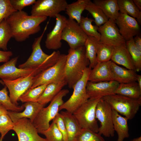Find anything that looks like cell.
Returning <instances> with one entry per match:
<instances>
[{
  "mask_svg": "<svg viewBox=\"0 0 141 141\" xmlns=\"http://www.w3.org/2000/svg\"><path fill=\"white\" fill-rule=\"evenodd\" d=\"M47 17L29 15L24 11H17L6 19L10 28L12 38L16 41L21 42L28 38L30 36L40 30V24Z\"/></svg>",
  "mask_w": 141,
  "mask_h": 141,
  "instance_id": "6da1fadb",
  "label": "cell"
},
{
  "mask_svg": "<svg viewBox=\"0 0 141 141\" xmlns=\"http://www.w3.org/2000/svg\"><path fill=\"white\" fill-rule=\"evenodd\" d=\"M89 64L84 46L75 49H69L67 55L65 76V80L69 88H73Z\"/></svg>",
  "mask_w": 141,
  "mask_h": 141,
  "instance_id": "7a4b0ae2",
  "label": "cell"
},
{
  "mask_svg": "<svg viewBox=\"0 0 141 141\" xmlns=\"http://www.w3.org/2000/svg\"><path fill=\"white\" fill-rule=\"evenodd\" d=\"M49 23L48 21L41 35L35 38L32 45L31 55L25 62L19 66V68L37 69L41 73L56 62L61 54L59 51H54L49 55L43 51L41 46L42 40Z\"/></svg>",
  "mask_w": 141,
  "mask_h": 141,
  "instance_id": "3957f363",
  "label": "cell"
},
{
  "mask_svg": "<svg viewBox=\"0 0 141 141\" xmlns=\"http://www.w3.org/2000/svg\"><path fill=\"white\" fill-rule=\"evenodd\" d=\"M67 89L62 90L53 99L50 104L40 110L33 122L38 133L41 134L49 127L50 122L59 113V107L64 103L63 98L69 93Z\"/></svg>",
  "mask_w": 141,
  "mask_h": 141,
  "instance_id": "277c9868",
  "label": "cell"
},
{
  "mask_svg": "<svg viewBox=\"0 0 141 141\" xmlns=\"http://www.w3.org/2000/svg\"><path fill=\"white\" fill-rule=\"evenodd\" d=\"M101 98H89L73 113L82 129L98 133L99 127L96 117V110Z\"/></svg>",
  "mask_w": 141,
  "mask_h": 141,
  "instance_id": "5b68a950",
  "label": "cell"
},
{
  "mask_svg": "<svg viewBox=\"0 0 141 141\" xmlns=\"http://www.w3.org/2000/svg\"><path fill=\"white\" fill-rule=\"evenodd\" d=\"M102 98L112 109L124 116L128 120L134 118L141 105V98L134 99L116 94Z\"/></svg>",
  "mask_w": 141,
  "mask_h": 141,
  "instance_id": "8992f818",
  "label": "cell"
},
{
  "mask_svg": "<svg viewBox=\"0 0 141 141\" xmlns=\"http://www.w3.org/2000/svg\"><path fill=\"white\" fill-rule=\"evenodd\" d=\"M92 69L89 66L84 71L81 78L75 84L73 89V93L70 98L61 105L59 111L65 109L73 114L89 98L86 91V86Z\"/></svg>",
  "mask_w": 141,
  "mask_h": 141,
  "instance_id": "52a82bcc",
  "label": "cell"
},
{
  "mask_svg": "<svg viewBox=\"0 0 141 141\" xmlns=\"http://www.w3.org/2000/svg\"><path fill=\"white\" fill-rule=\"evenodd\" d=\"M67 58V55L61 54L54 65L35 76L33 83L30 89L65 80Z\"/></svg>",
  "mask_w": 141,
  "mask_h": 141,
  "instance_id": "ba28073f",
  "label": "cell"
},
{
  "mask_svg": "<svg viewBox=\"0 0 141 141\" xmlns=\"http://www.w3.org/2000/svg\"><path fill=\"white\" fill-rule=\"evenodd\" d=\"M96 117L100 123L98 133L106 137L114 136L115 131L113 123L112 109L102 98L97 104Z\"/></svg>",
  "mask_w": 141,
  "mask_h": 141,
  "instance_id": "9c48e42d",
  "label": "cell"
},
{
  "mask_svg": "<svg viewBox=\"0 0 141 141\" xmlns=\"http://www.w3.org/2000/svg\"><path fill=\"white\" fill-rule=\"evenodd\" d=\"M65 0H38L32 5L31 15L55 18L60 12L65 11L68 4Z\"/></svg>",
  "mask_w": 141,
  "mask_h": 141,
  "instance_id": "30bf717a",
  "label": "cell"
},
{
  "mask_svg": "<svg viewBox=\"0 0 141 141\" xmlns=\"http://www.w3.org/2000/svg\"><path fill=\"white\" fill-rule=\"evenodd\" d=\"M88 37L79 24L74 20L67 19L62 32V40L68 43L70 49L84 46Z\"/></svg>",
  "mask_w": 141,
  "mask_h": 141,
  "instance_id": "8fae6325",
  "label": "cell"
},
{
  "mask_svg": "<svg viewBox=\"0 0 141 141\" xmlns=\"http://www.w3.org/2000/svg\"><path fill=\"white\" fill-rule=\"evenodd\" d=\"M18 56L0 66V78L2 80H13L31 75L35 76L41 72L37 69L21 68L16 66Z\"/></svg>",
  "mask_w": 141,
  "mask_h": 141,
  "instance_id": "7c38bea8",
  "label": "cell"
},
{
  "mask_svg": "<svg viewBox=\"0 0 141 141\" xmlns=\"http://www.w3.org/2000/svg\"><path fill=\"white\" fill-rule=\"evenodd\" d=\"M35 76L31 75L13 80H2L3 84L8 89L12 102L18 105L20 97L32 86Z\"/></svg>",
  "mask_w": 141,
  "mask_h": 141,
  "instance_id": "4fadbf2b",
  "label": "cell"
},
{
  "mask_svg": "<svg viewBox=\"0 0 141 141\" xmlns=\"http://www.w3.org/2000/svg\"><path fill=\"white\" fill-rule=\"evenodd\" d=\"M100 34V43L113 46L126 42L119 32L115 21L109 19L106 23L99 27Z\"/></svg>",
  "mask_w": 141,
  "mask_h": 141,
  "instance_id": "5bb4252c",
  "label": "cell"
},
{
  "mask_svg": "<svg viewBox=\"0 0 141 141\" xmlns=\"http://www.w3.org/2000/svg\"><path fill=\"white\" fill-rule=\"evenodd\" d=\"M13 129L16 133L19 141H46L40 137L33 123L29 119L23 118L14 122Z\"/></svg>",
  "mask_w": 141,
  "mask_h": 141,
  "instance_id": "9a60e30c",
  "label": "cell"
},
{
  "mask_svg": "<svg viewBox=\"0 0 141 141\" xmlns=\"http://www.w3.org/2000/svg\"><path fill=\"white\" fill-rule=\"evenodd\" d=\"M115 22L126 41L140 34V26L136 19L126 14L120 12Z\"/></svg>",
  "mask_w": 141,
  "mask_h": 141,
  "instance_id": "2e32d148",
  "label": "cell"
},
{
  "mask_svg": "<svg viewBox=\"0 0 141 141\" xmlns=\"http://www.w3.org/2000/svg\"><path fill=\"white\" fill-rule=\"evenodd\" d=\"M119 83L115 80L92 83L88 81L86 91L89 98H101L115 94Z\"/></svg>",
  "mask_w": 141,
  "mask_h": 141,
  "instance_id": "e0dca14e",
  "label": "cell"
},
{
  "mask_svg": "<svg viewBox=\"0 0 141 141\" xmlns=\"http://www.w3.org/2000/svg\"><path fill=\"white\" fill-rule=\"evenodd\" d=\"M55 18V25L52 31L47 34L45 41L46 48L49 50H57L61 47L62 32L67 20L64 16L60 14Z\"/></svg>",
  "mask_w": 141,
  "mask_h": 141,
  "instance_id": "ac0fdd59",
  "label": "cell"
},
{
  "mask_svg": "<svg viewBox=\"0 0 141 141\" xmlns=\"http://www.w3.org/2000/svg\"><path fill=\"white\" fill-rule=\"evenodd\" d=\"M112 61L97 63L92 68L89 74L88 81L92 83L114 80L110 69Z\"/></svg>",
  "mask_w": 141,
  "mask_h": 141,
  "instance_id": "d6986e66",
  "label": "cell"
},
{
  "mask_svg": "<svg viewBox=\"0 0 141 141\" xmlns=\"http://www.w3.org/2000/svg\"><path fill=\"white\" fill-rule=\"evenodd\" d=\"M22 106L25 109L21 112L8 111V114L14 122L23 118H29L33 122L40 110L44 106L38 102H25Z\"/></svg>",
  "mask_w": 141,
  "mask_h": 141,
  "instance_id": "ffe728a7",
  "label": "cell"
},
{
  "mask_svg": "<svg viewBox=\"0 0 141 141\" xmlns=\"http://www.w3.org/2000/svg\"><path fill=\"white\" fill-rule=\"evenodd\" d=\"M111 60L117 64L122 65L127 69L135 71L132 59L126 46V42L114 47Z\"/></svg>",
  "mask_w": 141,
  "mask_h": 141,
  "instance_id": "44dd1931",
  "label": "cell"
},
{
  "mask_svg": "<svg viewBox=\"0 0 141 141\" xmlns=\"http://www.w3.org/2000/svg\"><path fill=\"white\" fill-rule=\"evenodd\" d=\"M110 69L114 80L119 84L137 81V74L134 70L121 67L112 61Z\"/></svg>",
  "mask_w": 141,
  "mask_h": 141,
  "instance_id": "7402d4cb",
  "label": "cell"
},
{
  "mask_svg": "<svg viewBox=\"0 0 141 141\" xmlns=\"http://www.w3.org/2000/svg\"><path fill=\"white\" fill-rule=\"evenodd\" d=\"M112 117L114 128L118 135L117 141H124L125 138L129 137L128 125V119L120 115L115 110L112 109Z\"/></svg>",
  "mask_w": 141,
  "mask_h": 141,
  "instance_id": "603a6c76",
  "label": "cell"
},
{
  "mask_svg": "<svg viewBox=\"0 0 141 141\" xmlns=\"http://www.w3.org/2000/svg\"><path fill=\"white\" fill-rule=\"evenodd\" d=\"M63 118L66 129L68 141H75L76 137L82 129L73 114L66 111L60 113Z\"/></svg>",
  "mask_w": 141,
  "mask_h": 141,
  "instance_id": "cb8c5ba5",
  "label": "cell"
},
{
  "mask_svg": "<svg viewBox=\"0 0 141 141\" xmlns=\"http://www.w3.org/2000/svg\"><path fill=\"white\" fill-rule=\"evenodd\" d=\"M66 85L67 84L65 80L48 84L38 102L45 105L50 102L63 87Z\"/></svg>",
  "mask_w": 141,
  "mask_h": 141,
  "instance_id": "d4e9b609",
  "label": "cell"
},
{
  "mask_svg": "<svg viewBox=\"0 0 141 141\" xmlns=\"http://www.w3.org/2000/svg\"><path fill=\"white\" fill-rule=\"evenodd\" d=\"M93 2L109 19L115 21L118 17L120 12L117 0H94Z\"/></svg>",
  "mask_w": 141,
  "mask_h": 141,
  "instance_id": "484cf974",
  "label": "cell"
},
{
  "mask_svg": "<svg viewBox=\"0 0 141 141\" xmlns=\"http://www.w3.org/2000/svg\"><path fill=\"white\" fill-rule=\"evenodd\" d=\"M115 94L133 99H138L141 98V88L137 81L120 83Z\"/></svg>",
  "mask_w": 141,
  "mask_h": 141,
  "instance_id": "4316f807",
  "label": "cell"
},
{
  "mask_svg": "<svg viewBox=\"0 0 141 141\" xmlns=\"http://www.w3.org/2000/svg\"><path fill=\"white\" fill-rule=\"evenodd\" d=\"M99 40L96 38L88 36L84 44L86 57L90 62L89 67L92 69L97 63V54Z\"/></svg>",
  "mask_w": 141,
  "mask_h": 141,
  "instance_id": "83f0119b",
  "label": "cell"
},
{
  "mask_svg": "<svg viewBox=\"0 0 141 141\" xmlns=\"http://www.w3.org/2000/svg\"><path fill=\"white\" fill-rule=\"evenodd\" d=\"M90 0H78L70 4H68L65 11L69 19L75 20L79 24L81 14Z\"/></svg>",
  "mask_w": 141,
  "mask_h": 141,
  "instance_id": "f1b7e54d",
  "label": "cell"
},
{
  "mask_svg": "<svg viewBox=\"0 0 141 141\" xmlns=\"http://www.w3.org/2000/svg\"><path fill=\"white\" fill-rule=\"evenodd\" d=\"M120 12L133 17L141 24V11L134 4L133 0H117Z\"/></svg>",
  "mask_w": 141,
  "mask_h": 141,
  "instance_id": "f546056e",
  "label": "cell"
},
{
  "mask_svg": "<svg viewBox=\"0 0 141 141\" xmlns=\"http://www.w3.org/2000/svg\"><path fill=\"white\" fill-rule=\"evenodd\" d=\"M85 10L91 15L94 19L96 25L98 27L106 23L109 19L102 9L90 0L87 4Z\"/></svg>",
  "mask_w": 141,
  "mask_h": 141,
  "instance_id": "4dcf8cb0",
  "label": "cell"
},
{
  "mask_svg": "<svg viewBox=\"0 0 141 141\" xmlns=\"http://www.w3.org/2000/svg\"><path fill=\"white\" fill-rule=\"evenodd\" d=\"M94 19L82 16L79 24L81 28L88 36L94 37L99 40L100 34L98 31L99 27L93 25L92 23Z\"/></svg>",
  "mask_w": 141,
  "mask_h": 141,
  "instance_id": "1f68e13d",
  "label": "cell"
},
{
  "mask_svg": "<svg viewBox=\"0 0 141 141\" xmlns=\"http://www.w3.org/2000/svg\"><path fill=\"white\" fill-rule=\"evenodd\" d=\"M47 85H42L29 89L20 97L19 100L22 102H38Z\"/></svg>",
  "mask_w": 141,
  "mask_h": 141,
  "instance_id": "d6a6232c",
  "label": "cell"
},
{
  "mask_svg": "<svg viewBox=\"0 0 141 141\" xmlns=\"http://www.w3.org/2000/svg\"><path fill=\"white\" fill-rule=\"evenodd\" d=\"M126 44L132 58L136 72L141 70V51L135 45L133 38L126 41Z\"/></svg>",
  "mask_w": 141,
  "mask_h": 141,
  "instance_id": "836d02e7",
  "label": "cell"
},
{
  "mask_svg": "<svg viewBox=\"0 0 141 141\" xmlns=\"http://www.w3.org/2000/svg\"><path fill=\"white\" fill-rule=\"evenodd\" d=\"M12 37L10 27L4 19L0 24V48L7 51L8 43Z\"/></svg>",
  "mask_w": 141,
  "mask_h": 141,
  "instance_id": "e575fe53",
  "label": "cell"
},
{
  "mask_svg": "<svg viewBox=\"0 0 141 141\" xmlns=\"http://www.w3.org/2000/svg\"><path fill=\"white\" fill-rule=\"evenodd\" d=\"M7 87L5 86L0 90V104L3 105L8 110L19 112L22 110L24 107L22 105L19 106L13 103L8 95Z\"/></svg>",
  "mask_w": 141,
  "mask_h": 141,
  "instance_id": "d590c367",
  "label": "cell"
},
{
  "mask_svg": "<svg viewBox=\"0 0 141 141\" xmlns=\"http://www.w3.org/2000/svg\"><path fill=\"white\" fill-rule=\"evenodd\" d=\"M114 46L100 43L97 54V63L106 62L111 60Z\"/></svg>",
  "mask_w": 141,
  "mask_h": 141,
  "instance_id": "8d00e7d4",
  "label": "cell"
},
{
  "mask_svg": "<svg viewBox=\"0 0 141 141\" xmlns=\"http://www.w3.org/2000/svg\"><path fill=\"white\" fill-rule=\"evenodd\" d=\"M41 134L45 136L46 141H64L62 134L53 120L49 128Z\"/></svg>",
  "mask_w": 141,
  "mask_h": 141,
  "instance_id": "74e56055",
  "label": "cell"
},
{
  "mask_svg": "<svg viewBox=\"0 0 141 141\" xmlns=\"http://www.w3.org/2000/svg\"><path fill=\"white\" fill-rule=\"evenodd\" d=\"M75 141H105L98 133L88 130L81 129L77 136Z\"/></svg>",
  "mask_w": 141,
  "mask_h": 141,
  "instance_id": "f35d334b",
  "label": "cell"
},
{
  "mask_svg": "<svg viewBox=\"0 0 141 141\" xmlns=\"http://www.w3.org/2000/svg\"><path fill=\"white\" fill-rule=\"evenodd\" d=\"M14 123L8 114L0 116V141H2L4 136L10 130H13Z\"/></svg>",
  "mask_w": 141,
  "mask_h": 141,
  "instance_id": "ab89813d",
  "label": "cell"
},
{
  "mask_svg": "<svg viewBox=\"0 0 141 141\" xmlns=\"http://www.w3.org/2000/svg\"><path fill=\"white\" fill-rule=\"evenodd\" d=\"M16 11L10 0H0V24L4 19Z\"/></svg>",
  "mask_w": 141,
  "mask_h": 141,
  "instance_id": "60d3db41",
  "label": "cell"
},
{
  "mask_svg": "<svg viewBox=\"0 0 141 141\" xmlns=\"http://www.w3.org/2000/svg\"><path fill=\"white\" fill-rule=\"evenodd\" d=\"M13 8L17 11L22 10L25 7L33 5L36 0H10Z\"/></svg>",
  "mask_w": 141,
  "mask_h": 141,
  "instance_id": "b9f144b4",
  "label": "cell"
},
{
  "mask_svg": "<svg viewBox=\"0 0 141 141\" xmlns=\"http://www.w3.org/2000/svg\"><path fill=\"white\" fill-rule=\"evenodd\" d=\"M53 120L56 124L59 130L62 134L64 141H68L66 129L61 114L58 113Z\"/></svg>",
  "mask_w": 141,
  "mask_h": 141,
  "instance_id": "7bdbcfd3",
  "label": "cell"
},
{
  "mask_svg": "<svg viewBox=\"0 0 141 141\" xmlns=\"http://www.w3.org/2000/svg\"><path fill=\"white\" fill-rule=\"evenodd\" d=\"M11 51H2L0 50V63L5 62L8 61L13 55Z\"/></svg>",
  "mask_w": 141,
  "mask_h": 141,
  "instance_id": "ee69618b",
  "label": "cell"
},
{
  "mask_svg": "<svg viewBox=\"0 0 141 141\" xmlns=\"http://www.w3.org/2000/svg\"><path fill=\"white\" fill-rule=\"evenodd\" d=\"M134 44L136 47L141 51V36L140 34L133 38Z\"/></svg>",
  "mask_w": 141,
  "mask_h": 141,
  "instance_id": "f6af8a7d",
  "label": "cell"
},
{
  "mask_svg": "<svg viewBox=\"0 0 141 141\" xmlns=\"http://www.w3.org/2000/svg\"><path fill=\"white\" fill-rule=\"evenodd\" d=\"M8 110L2 104H0V116L5 114H8Z\"/></svg>",
  "mask_w": 141,
  "mask_h": 141,
  "instance_id": "bcb514c9",
  "label": "cell"
},
{
  "mask_svg": "<svg viewBox=\"0 0 141 141\" xmlns=\"http://www.w3.org/2000/svg\"><path fill=\"white\" fill-rule=\"evenodd\" d=\"M133 1L137 8L141 11V0H133Z\"/></svg>",
  "mask_w": 141,
  "mask_h": 141,
  "instance_id": "7dc6e473",
  "label": "cell"
},
{
  "mask_svg": "<svg viewBox=\"0 0 141 141\" xmlns=\"http://www.w3.org/2000/svg\"><path fill=\"white\" fill-rule=\"evenodd\" d=\"M137 81L140 88H141V75L137 74Z\"/></svg>",
  "mask_w": 141,
  "mask_h": 141,
  "instance_id": "c3c4849f",
  "label": "cell"
},
{
  "mask_svg": "<svg viewBox=\"0 0 141 141\" xmlns=\"http://www.w3.org/2000/svg\"><path fill=\"white\" fill-rule=\"evenodd\" d=\"M130 141H141V137L134 138Z\"/></svg>",
  "mask_w": 141,
  "mask_h": 141,
  "instance_id": "681fc988",
  "label": "cell"
}]
</instances>
